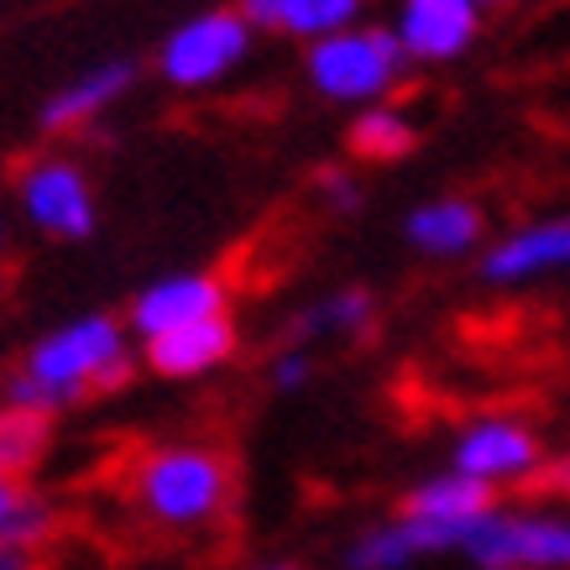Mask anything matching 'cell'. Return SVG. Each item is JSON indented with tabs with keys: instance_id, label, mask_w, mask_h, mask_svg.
Instances as JSON below:
<instances>
[{
	"instance_id": "cell-1",
	"label": "cell",
	"mask_w": 570,
	"mask_h": 570,
	"mask_svg": "<svg viewBox=\"0 0 570 570\" xmlns=\"http://www.w3.org/2000/svg\"><path fill=\"white\" fill-rule=\"evenodd\" d=\"M131 502L137 513L163 534H199L230 513L236 502V466L225 450L209 445H168L141 455L131 476Z\"/></svg>"
},
{
	"instance_id": "cell-2",
	"label": "cell",
	"mask_w": 570,
	"mask_h": 570,
	"mask_svg": "<svg viewBox=\"0 0 570 570\" xmlns=\"http://www.w3.org/2000/svg\"><path fill=\"white\" fill-rule=\"evenodd\" d=\"M126 377H131V362H126V346H121V325L95 314V320H79V325L48 335L32 351L27 372L11 377V409L52 414L58 403L110 393Z\"/></svg>"
},
{
	"instance_id": "cell-3",
	"label": "cell",
	"mask_w": 570,
	"mask_h": 570,
	"mask_svg": "<svg viewBox=\"0 0 570 570\" xmlns=\"http://www.w3.org/2000/svg\"><path fill=\"white\" fill-rule=\"evenodd\" d=\"M403 58L409 52L387 27H346L309 48V79L330 100H372L397 85Z\"/></svg>"
},
{
	"instance_id": "cell-4",
	"label": "cell",
	"mask_w": 570,
	"mask_h": 570,
	"mask_svg": "<svg viewBox=\"0 0 570 570\" xmlns=\"http://www.w3.org/2000/svg\"><path fill=\"white\" fill-rule=\"evenodd\" d=\"M461 550L482 570H570V523L534 513H487L466 529Z\"/></svg>"
},
{
	"instance_id": "cell-5",
	"label": "cell",
	"mask_w": 570,
	"mask_h": 570,
	"mask_svg": "<svg viewBox=\"0 0 570 570\" xmlns=\"http://www.w3.org/2000/svg\"><path fill=\"white\" fill-rule=\"evenodd\" d=\"M246 42H252V27H246L242 11H205V17L184 21L168 42H163V73L174 85H209L230 73L246 58Z\"/></svg>"
},
{
	"instance_id": "cell-6",
	"label": "cell",
	"mask_w": 570,
	"mask_h": 570,
	"mask_svg": "<svg viewBox=\"0 0 570 570\" xmlns=\"http://www.w3.org/2000/svg\"><path fill=\"white\" fill-rule=\"evenodd\" d=\"M21 205L48 236H89L95 230L89 178L63 157H37L21 168Z\"/></svg>"
},
{
	"instance_id": "cell-7",
	"label": "cell",
	"mask_w": 570,
	"mask_h": 570,
	"mask_svg": "<svg viewBox=\"0 0 570 570\" xmlns=\"http://www.w3.org/2000/svg\"><path fill=\"white\" fill-rule=\"evenodd\" d=\"M476 27H482V11L471 0H409L403 21H397V42L409 58L445 63V58L471 48Z\"/></svg>"
},
{
	"instance_id": "cell-8",
	"label": "cell",
	"mask_w": 570,
	"mask_h": 570,
	"mask_svg": "<svg viewBox=\"0 0 570 570\" xmlns=\"http://www.w3.org/2000/svg\"><path fill=\"white\" fill-rule=\"evenodd\" d=\"M215 314H225V283L205 273H189V277H168V283L147 288L137 298L131 320H137V330L147 341H157L168 330L199 325V320H215Z\"/></svg>"
},
{
	"instance_id": "cell-9",
	"label": "cell",
	"mask_w": 570,
	"mask_h": 570,
	"mask_svg": "<svg viewBox=\"0 0 570 570\" xmlns=\"http://www.w3.org/2000/svg\"><path fill=\"white\" fill-rule=\"evenodd\" d=\"M539 466V445L523 424H502V419H487V424H471L455 445V471L461 476H476V482H492V476H519L529 482V471Z\"/></svg>"
},
{
	"instance_id": "cell-10",
	"label": "cell",
	"mask_w": 570,
	"mask_h": 570,
	"mask_svg": "<svg viewBox=\"0 0 570 570\" xmlns=\"http://www.w3.org/2000/svg\"><path fill=\"white\" fill-rule=\"evenodd\" d=\"M230 351H236V325H230V314H215V320H199V325L168 330V335L147 341V366L163 377H199L209 366L230 362Z\"/></svg>"
},
{
	"instance_id": "cell-11",
	"label": "cell",
	"mask_w": 570,
	"mask_h": 570,
	"mask_svg": "<svg viewBox=\"0 0 570 570\" xmlns=\"http://www.w3.org/2000/svg\"><path fill=\"white\" fill-rule=\"evenodd\" d=\"M498 513L492 508V482H476V476H434V482L414 487L403 498V519L414 523H450V529H471L476 519Z\"/></svg>"
},
{
	"instance_id": "cell-12",
	"label": "cell",
	"mask_w": 570,
	"mask_h": 570,
	"mask_svg": "<svg viewBox=\"0 0 570 570\" xmlns=\"http://www.w3.org/2000/svg\"><path fill=\"white\" fill-rule=\"evenodd\" d=\"M550 267H570V220H544L529 225L519 236H508L502 246H492L482 262V273L492 283H513V277H534Z\"/></svg>"
},
{
	"instance_id": "cell-13",
	"label": "cell",
	"mask_w": 570,
	"mask_h": 570,
	"mask_svg": "<svg viewBox=\"0 0 570 570\" xmlns=\"http://www.w3.org/2000/svg\"><path fill=\"white\" fill-rule=\"evenodd\" d=\"M137 79V69L131 63H105V69L85 73L79 85H69L63 95H52L48 110H42V131H52V137H63V131H79L85 121H95L110 100H121V89Z\"/></svg>"
},
{
	"instance_id": "cell-14",
	"label": "cell",
	"mask_w": 570,
	"mask_h": 570,
	"mask_svg": "<svg viewBox=\"0 0 570 570\" xmlns=\"http://www.w3.org/2000/svg\"><path fill=\"white\" fill-rule=\"evenodd\" d=\"M242 17H252V27H273V32L294 37H335L346 32L351 17H362L356 0H252Z\"/></svg>"
},
{
	"instance_id": "cell-15",
	"label": "cell",
	"mask_w": 570,
	"mask_h": 570,
	"mask_svg": "<svg viewBox=\"0 0 570 570\" xmlns=\"http://www.w3.org/2000/svg\"><path fill=\"white\" fill-rule=\"evenodd\" d=\"M482 236V209L466 199H434V205L409 215V242L434 252V257H455Z\"/></svg>"
},
{
	"instance_id": "cell-16",
	"label": "cell",
	"mask_w": 570,
	"mask_h": 570,
	"mask_svg": "<svg viewBox=\"0 0 570 570\" xmlns=\"http://www.w3.org/2000/svg\"><path fill=\"white\" fill-rule=\"evenodd\" d=\"M58 513L48 498H37L27 482H0V550H32L42 539H52Z\"/></svg>"
},
{
	"instance_id": "cell-17",
	"label": "cell",
	"mask_w": 570,
	"mask_h": 570,
	"mask_svg": "<svg viewBox=\"0 0 570 570\" xmlns=\"http://www.w3.org/2000/svg\"><path fill=\"white\" fill-rule=\"evenodd\" d=\"M52 445L48 414L32 409H0V482H21L27 471L42 466V455Z\"/></svg>"
},
{
	"instance_id": "cell-18",
	"label": "cell",
	"mask_w": 570,
	"mask_h": 570,
	"mask_svg": "<svg viewBox=\"0 0 570 570\" xmlns=\"http://www.w3.org/2000/svg\"><path fill=\"white\" fill-rule=\"evenodd\" d=\"M351 153L362 157V163H397V157L414 153V126L403 121L397 110H387V105H377V110H366V116H356L346 131Z\"/></svg>"
},
{
	"instance_id": "cell-19",
	"label": "cell",
	"mask_w": 570,
	"mask_h": 570,
	"mask_svg": "<svg viewBox=\"0 0 570 570\" xmlns=\"http://www.w3.org/2000/svg\"><path fill=\"white\" fill-rule=\"evenodd\" d=\"M366 320H372V298L362 288H346V294L314 304L309 314H298L294 341H309V335H356V330H366Z\"/></svg>"
},
{
	"instance_id": "cell-20",
	"label": "cell",
	"mask_w": 570,
	"mask_h": 570,
	"mask_svg": "<svg viewBox=\"0 0 570 570\" xmlns=\"http://www.w3.org/2000/svg\"><path fill=\"white\" fill-rule=\"evenodd\" d=\"M414 554H424V550H419L414 529L397 519V523H387V529H372L366 539H356L346 554V566L351 570H397V566H409Z\"/></svg>"
},
{
	"instance_id": "cell-21",
	"label": "cell",
	"mask_w": 570,
	"mask_h": 570,
	"mask_svg": "<svg viewBox=\"0 0 570 570\" xmlns=\"http://www.w3.org/2000/svg\"><path fill=\"white\" fill-rule=\"evenodd\" d=\"M529 492H539V498H566L570 502V455H560V461H550V466L539 471V476H529Z\"/></svg>"
},
{
	"instance_id": "cell-22",
	"label": "cell",
	"mask_w": 570,
	"mask_h": 570,
	"mask_svg": "<svg viewBox=\"0 0 570 570\" xmlns=\"http://www.w3.org/2000/svg\"><path fill=\"white\" fill-rule=\"evenodd\" d=\"M320 189H325V199H330L335 209H356V205H362V194L351 189L346 174H320Z\"/></svg>"
},
{
	"instance_id": "cell-23",
	"label": "cell",
	"mask_w": 570,
	"mask_h": 570,
	"mask_svg": "<svg viewBox=\"0 0 570 570\" xmlns=\"http://www.w3.org/2000/svg\"><path fill=\"white\" fill-rule=\"evenodd\" d=\"M304 377H309V362H304V356H283V362L273 366V382L283 387V393H294Z\"/></svg>"
},
{
	"instance_id": "cell-24",
	"label": "cell",
	"mask_w": 570,
	"mask_h": 570,
	"mask_svg": "<svg viewBox=\"0 0 570 570\" xmlns=\"http://www.w3.org/2000/svg\"><path fill=\"white\" fill-rule=\"evenodd\" d=\"M0 570H32V560L21 550H0Z\"/></svg>"
},
{
	"instance_id": "cell-25",
	"label": "cell",
	"mask_w": 570,
	"mask_h": 570,
	"mask_svg": "<svg viewBox=\"0 0 570 570\" xmlns=\"http://www.w3.org/2000/svg\"><path fill=\"white\" fill-rule=\"evenodd\" d=\"M267 570H294V566H267Z\"/></svg>"
}]
</instances>
